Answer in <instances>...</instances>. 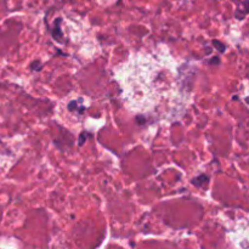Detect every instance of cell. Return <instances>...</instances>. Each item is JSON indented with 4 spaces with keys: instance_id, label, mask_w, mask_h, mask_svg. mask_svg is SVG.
I'll use <instances>...</instances> for the list:
<instances>
[{
    "instance_id": "1",
    "label": "cell",
    "mask_w": 249,
    "mask_h": 249,
    "mask_svg": "<svg viewBox=\"0 0 249 249\" xmlns=\"http://www.w3.org/2000/svg\"><path fill=\"white\" fill-rule=\"evenodd\" d=\"M208 181H209V178L207 177V175L202 174V175H199V177L195 178V179L192 180V184H194L195 186H197V187H201L202 185L207 184Z\"/></svg>"
},
{
    "instance_id": "2",
    "label": "cell",
    "mask_w": 249,
    "mask_h": 249,
    "mask_svg": "<svg viewBox=\"0 0 249 249\" xmlns=\"http://www.w3.org/2000/svg\"><path fill=\"white\" fill-rule=\"evenodd\" d=\"M60 22H61V18L56 19V26L53 31V36L56 39V40H61V36H62V32H61L60 26H58Z\"/></svg>"
},
{
    "instance_id": "3",
    "label": "cell",
    "mask_w": 249,
    "mask_h": 249,
    "mask_svg": "<svg viewBox=\"0 0 249 249\" xmlns=\"http://www.w3.org/2000/svg\"><path fill=\"white\" fill-rule=\"evenodd\" d=\"M213 45H214V48L218 49V50L220 51V53H225V51H226V46L224 45V44L221 43V41L213 40Z\"/></svg>"
},
{
    "instance_id": "4",
    "label": "cell",
    "mask_w": 249,
    "mask_h": 249,
    "mask_svg": "<svg viewBox=\"0 0 249 249\" xmlns=\"http://www.w3.org/2000/svg\"><path fill=\"white\" fill-rule=\"evenodd\" d=\"M73 108H77V102L75 101L70 102V105H68V109H70V111H73Z\"/></svg>"
},
{
    "instance_id": "5",
    "label": "cell",
    "mask_w": 249,
    "mask_h": 249,
    "mask_svg": "<svg viewBox=\"0 0 249 249\" xmlns=\"http://www.w3.org/2000/svg\"><path fill=\"white\" fill-rule=\"evenodd\" d=\"M85 139H87V138H85V134L84 133L80 134V138H79V145L80 146L83 145V142H84V141H85Z\"/></svg>"
},
{
    "instance_id": "6",
    "label": "cell",
    "mask_w": 249,
    "mask_h": 249,
    "mask_svg": "<svg viewBox=\"0 0 249 249\" xmlns=\"http://www.w3.org/2000/svg\"><path fill=\"white\" fill-rule=\"evenodd\" d=\"M218 62H219V58L218 57H214L213 60L211 61V65H212V63H218Z\"/></svg>"
}]
</instances>
